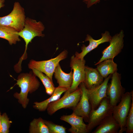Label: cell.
Returning a JSON list of instances; mask_svg holds the SVG:
<instances>
[{"mask_svg":"<svg viewBox=\"0 0 133 133\" xmlns=\"http://www.w3.org/2000/svg\"><path fill=\"white\" fill-rule=\"evenodd\" d=\"M16 81L15 85H18L20 90L19 93H15L13 96L22 107L25 109L29 102L28 98V94H32L37 90L39 87L40 83L32 70L29 73L20 74Z\"/></svg>","mask_w":133,"mask_h":133,"instance_id":"1","label":"cell"},{"mask_svg":"<svg viewBox=\"0 0 133 133\" xmlns=\"http://www.w3.org/2000/svg\"><path fill=\"white\" fill-rule=\"evenodd\" d=\"M45 29V26L41 21H37L29 17H26L23 29L17 33L19 36L23 39L25 43V50L20 58V60L23 61L27 58L26 51L28 45L34 37L44 36L43 32Z\"/></svg>","mask_w":133,"mask_h":133,"instance_id":"2","label":"cell"},{"mask_svg":"<svg viewBox=\"0 0 133 133\" xmlns=\"http://www.w3.org/2000/svg\"><path fill=\"white\" fill-rule=\"evenodd\" d=\"M133 92L124 93L118 104L113 107L112 115L118 123L120 129L118 133L126 131L127 117L131 106Z\"/></svg>","mask_w":133,"mask_h":133,"instance_id":"3","label":"cell"},{"mask_svg":"<svg viewBox=\"0 0 133 133\" xmlns=\"http://www.w3.org/2000/svg\"><path fill=\"white\" fill-rule=\"evenodd\" d=\"M61 98L48 104L46 110L48 114L52 115L58 110L63 108H75L79 101L82 91L79 86L75 91L70 93L66 91Z\"/></svg>","mask_w":133,"mask_h":133,"instance_id":"4","label":"cell"},{"mask_svg":"<svg viewBox=\"0 0 133 133\" xmlns=\"http://www.w3.org/2000/svg\"><path fill=\"white\" fill-rule=\"evenodd\" d=\"M68 53L67 51L64 50L55 57L48 60L37 61L31 60L28 64V67L42 72L53 82L52 76L56 67L60 61L67 58Z\"/></svg>","mask_w":133,"mask_h":133,"instance_id":"5","label":"cell"},{"mask_svg":"<svg viewBox=\"0 0 133 133\" xmlns=\"http://www.w3.org/2000/svg\"><path fill=\"white\" fill-rule=\"evenodd\" d=\"M26 17L24 8L15 2L11 12L7 15L0 17V25L12 27L18 32L23 28Z\"/></svg>","mask_w":133,"mask_h":133,"instance_id":"6","label":"cell"},{"mask_svg":"<svg viewBox=\"0 0 133 133\" xmlns=\"http://www.w3.org/2000/svg\"><path fill=\"white\" fill-rule=\"evenodd\" d=\"M113 109L107 97L102 100L97 108L91 110L87 124L88 133L91 132L106 117L112 114Z\"/></svg>","mask_w":133,"mask_h":133,"instance_id":"7","label":"cell"},{"mask_svg":"<svg viewBox=\"0 0 133 133\" xmlns=\"http://www.w3.org/2000/svg\"><path fill=\"white\" fill-rule=\"evenodd\" d=\"M124 32L121 30L120 32L112 37L109 42V45L102 52V56L99 61L95 64L97 65L107 59H113L122 51L124 46Z\"/></svg>","mask_w":133,"mask_h":133,"instance_id":"8","label":"cell"},{"mask_svg":"<svg viewBox=\"0 0 133 133\" xmlns=\"http://www.w3.org/2000/svg\"><path fill=\"white\" fill-rule=\"evenodd\" d=\"M111 78V83L108 85L107 95L111 105L113 107L120 101L125 89L121 85L120 74L116 72L112 74Z\"/></svg>","mask_w":133,"mask_h":133,"instance_id":"9","label":"cell"},{"mask_svg":"<svg viewBox=\"0 0 133 133\" xmlns=\"http://www.w3.org/2000/svg\"><path fill=\"white\" fill-rule=\"evenodd\" d=\"M85 61L79 59L73 55L71 57L70 66L73 70V81L70 87L66 91L71 93L76 90L80 84L84 83L85 77Z\"/></svg>","mask_w":133,"mask_h":133,"instance_id":"10","label":"cell"},{"mask_svg":"<svg viewBox=\"0 0 133 133\" xmlns=\"http://www.w3.org/2000/svg\"><path fill=\"white\" fill-rule=\"evenodd\" d=\"M112 74L104 78L103 83L97 87L91 89H87L88 96L91 110L96 109L102 100L107 97V90L108 82Z\"/></svg>","mask_w":133,"mask_h":133,"instance_id":"11","label":"cell"},{"mask_svg":"<svg viewBox=\"0 0 133 133\" xmlns=\"http://www.w3.org/2000/svg\"><path fill=\"white\" fill-rule=\"evenodd\" d=\"M79 86L81 90L82 95L78 104L73 109L72 113L83 117L85 121L88 122L91 110L88 96V90L83 83H81Z\"/></svg>","mask_w":133,"mask_h":133,"instance_id":"12","label":"cell"},{"mask_svg":"<svg viewBox=\"0 0 133 133\" xmlns=\"http://www.w3.org/2000/svg\"><path fill=\"white\" fill-rule=\"evenodd\" d=\"M101 37L98 40L94 39L90 35L87 34L84 42L88 41L89 44L86 46L83 44L81 47L82 51L80 53L76 52L75 56L77 59L83 60L85 56L88 53L97 48L100 45L106 42H109L112 36L110 33L106 31L104 33L101 34Z\"/></svg>","mask_w":133,"mask_h":133,"instance_id":"13","label":"cell"},{"mask_svg":"<svg viewBox=\"0 0 133 133\" xmlns=\"http://www.w3.org/2000/svg\"><path fill=\"white\" fill-rule=\"evenodd\" d=\"M60 119L69 124L71 127L68 131L71 133H87V125L84 122L83 117L72 113L68 115L61 116Z\"/></svg>","mask_w":133,"mask_h":133,"instance_id":"14","label":"cell"},{"mask_svg":"<svg viewBox=\"0 0 133 133\" xmlns=\"http://www.w3.org/2000/svg\"><path fill=\"white\" fill-rule=\"evenodd\" d=\"M84 85L87 89L94 88L101 84L104 78L96 68L85 66Z\"/></svg>","mask_w":133,"mask_h":133,"instance_id":"15","label":"cell"},{"mask_svg":"<svg viewBox=\"0 0 133 133\" xmlns=\"http://www.w3.org/2000/svg\"><path fill=\"white\" fill-rule=\"evenodd\" d=\"M119 129L118 123L112 114L102 120L92 133H117Z\"/></svg>","mask_w":133,"mask_h":133,"instance_id":"16","label":"cell"},{"mask_svg":"<svg viewBox=\"0 0 133 133\" xmlns=\"http://www.w3.org/2000/svg\"><path fill=\"white\" fill-rule=\"evenodd\" d=\"M54 74L59 86L68 89L70 87L73 81V72L72 69L69 73H66L62 70L59 64L56 67Z\"/></svg>","mask_w":133,"mask_h":133,"instance_id":"17","label":"cell"},{"mask_svg":"<svg viewBox=\"0 0 133 133\" xmlns=\"http://www.w3.org/2000/svg\"><path fill=\"white\" fill-rule=\"evenodd\" d=\"M68 90V89L66 88L59 86L55 87L53 93L49 98L41 102H34L33 106V107L39 111H46L49 103L59 99L62 94Z\"/></svg>","mask_w":133,"mask_h":133,"instance_id":"18","label":"cell"},{"mask_svg":"<svg viewBox=\"0 0 133 133\" xmlns=\"http://www.w3.org/2000/svg\"><path fill=\"white\" fill-rule=\"evenodd\" d=\"M97 65L96 69L104 78L117 72V64L114 62L113 59L105 60Z\"/></svg>","mask_w":133,"mask_h":133,"instance_id":"19","label":"cell"},{"mask_svg":"<svg viewBox=\"0 0 133 133\" xmlns=\"http://www.w3.org/2000/svg\"><path fill=\"white\" fill-rule=\"evenodd\" d=\"M17 32L12 27L0 25V38L7 40L10 45L15 44L21 41Z\"/></svg>","mask_w":133,"mask_h":133,"instance_id":"20","label":"cell"},{"mask_svg":"<svg viewBox=\"0 0 133 133\" xmlns=\"http://www.w3.org/2000/svg\"><path fill=\"white\" fill-rule=\"evenodd\" d=\"M29 131L30 133H50L44 120L41 117L34 118L30 122Z\"/></svg>","mask_w":133,"mask_h":133,"instance_id":"21","label":"cell"},{"mask_svg":"<svg viewBox=\"0 0 133 133\" xmlns=\"http://www.w3.org/2000/svg\"><path fill=\"white\" fill-rule=\"evenodd\" d=\"M32 70L34 74L41 80L45 89L46 93L51 96L53 93L55 87L49 78L45 74L35 69Z\"/></svg>","mask_w":133,"mask_h":133,"instance_id":"22","label":"cell"},{"mask_svg":"<svg viewBox=\"0 0 133 133\" xmlns=\"http://www.w3.org/2000/svg\"><path fill=\"white\" fill-rule=\"evenodd\" d=\"M44 122L50 133H66V128L63 126L55 124L48 120H44Z\"/></svg>","mask_w":133,"mask_h":133,"instance_id":"23","label":"cell"},{"mask_svg":"<svg viewBox=\"0 0 133 133\" xmlns=\"http://www.w3.org/2000/svg\"><path fill=\"white\" fill-rule=\"evenodd\" d=\"M12 122L9 119L6 113H4L1 115L0 132L1 133H8Z\"/></svg>","mask_w":133,"mask_h":133,"instance_id":"24","label":"cell"},{"mask_svg":"<svg viewBox=\"0 0 133 133\" xmlns=\"http://www.w3.org/2000/svg\"><path fill=\"white\" fill-rule=\"evenodd\" d=\"M126 127V133H133V96L131 106L127 118Z\"/></svg>","mask_w":133,"mask_h":133,"instance_id":"25","label":"cell"},{"mask_svg":"<svg viewBox=\"0 0 133 133\" xmlns=\"http://www.w3.org/2000/svg\"><path fill=\"white\" fill-rule=\"evenodd\" d=\"M100 1V0H84L83 1L86 4L87 7L89 8L94 4L99 3Z\"/></svg>","mask_w":133,"mask_h":133,"instance_id":"26","label":"cell"},{"mask_svg":"<svg viewBox=\"0 0 133 133\" xmlns=\"http://www.w3.org/2000/svg\"><path fill=\"white\" fill-rule=\"evenodd\" d=\"M5 1V0H0V9L4 6Z\"/></svg>","mask_w":133,"mask_h":133,"instance_id":"27","label":"cell"},{"mask_svg":"<svg viewBox=\"0 0 133 133\" xmlns=\"http://www.w3.org/2000/svg\"><path fill=\"white\" fill-rule=\"evenodd\" d=\"M1 115L2 114H1V112H0V128H1Z\"/></svg>","mask_w":133,"mask_h":133,"instance_id":"28","label":"cell"},{"mask_svg":"<svg viewBox=\"0 0 133 133\" xmlns=\"http://www.w3.org/2000/svg\"><path fill=\"white\" fill-rule=\"evenodd\" d=\"M0 133H1V132H0Z\"/></svg>","mask_w":133,"mask_h":133,"instance_id":"29","label":"cell"}]
</instances>
